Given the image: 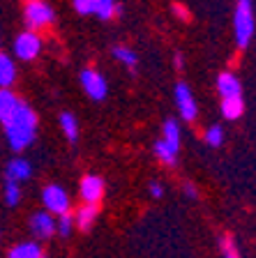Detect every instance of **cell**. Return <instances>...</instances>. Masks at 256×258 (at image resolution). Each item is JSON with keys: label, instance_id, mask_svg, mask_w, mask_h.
Wrapping results in <instances>:
<instances>
[{"label": "cell", "instance_id": "1", "mask_svg": "<svg viewBox=\"0 0 256 258\" xmlns=\"http://www.w3.org/2000/svg\"><path fill=\"white\" fill-rule=\"evenodd\" d=\"M7 134V143L14 150H23L35 141V132H37V115L28 104H19L16 113L10 118V122L3 124Z\"/></svg>", "mask_w": 256, "mask_h": 258}, {"label": "cell", "instance_id": "2", "mask_svg": "<svg viewBox=\"0 0 256 258\" xmlns=\"http://www.w3.org/2000/svg\"><path fill=\"white\" fill-rule=\"evenodd\" d=\"M235 39L238 46H247L254 35V7L251 0H238V10H235Z\"/></svg>", "mask_w": 256, "mask_h": 258}, {"label": "cell", "instance_id": "3", "mask_svg": "<svg viewBox=\"0 0 256 258\" xmlns=\"http://www.w3.org/2000/svg\"><path fill=\"white\" fill-rule=\"evenodd\" d=\"M54 21V10L42 3V0H30V5L26 7V23L30 30H37V28H44Z\"/></svg>", "mask_w": 256, "mask_h": 258}, {"label": "cell", "instance_id": "4", "mask_svg": "<svg viewBox=\"0 0 256 258\" xmlns=\"http://www.w3.org/2000/svg\"><path fill=\"white\" fill-rule=\"evenodd\" d=\"M14 51L21 60H35L39 55V51H42V39H39V35H35L32 30L21 32L14 42Z\"/></svg>", "mask_w": 256, "mask_h": 258}, {"label": "cell", "instance_id": "5", "mask_svg": "<svg viewBox=\"0 0 256 258\" xmlns=\"http://www.w3.org/2000/svg\"><path fill=\"white\" fill-rule=\"evenodd\" d=\"M42 203L48 212H54V215H63L70 210V199H67V194L65 189H60L58 184H51V187L44 189L42 194Z\"/></svg>", "mask_w": 256, "mask_h": 258}, {"label": "cell", "instance_id": "6", "mask_svg": "<svg viewBox=\"0 0 256 258\" xmlns=\"http://www.w3.org/2000/svg\"><path fill=\"white\" fill-rule=\"evenodd\" d=\"M81 83H83V90L88 92V95L92 97V99H104L107 97V90H109V86H107V79L99 74V72H95V70H85L83 74H81Z\"/></svg>", "mask_w": 256, "mask_h": 258}, {"label": "cell", "instance_id": "7", "mask_svg": "<svg viewBox=\"0 0 256 258\" xmlns=\"http://www.w3.org/2000/svg\"><path fill=\"white\" fill-rule=\"evenodd\" d=\"M176 104H178V111H180V115L185 120L196 118V102H194L189 86H185V83H178L176 86Z\"/></svg>", "mask_w": 256, "mask_h": 258}, {"label": "cell", "instance_id": "8", "mask_svg": "<svg viewBox=\"0 0 256 258\" xmlns=\"http://www.w3.org/2000/svg\"><path fill=\"white\" fill-rule=\"evenodd\" d=\"M101 196H104V182H101V177L85 175L83 180H81V199H83L85 203L97 205L101 201Z\"/></svg>", "mask_w": 256, "mask_h": 258}, {"label": "cell", "instance_id": "9", "mask_svg": "<svg viewBox=\"0 0 256 258\" xmlns=\"http://www.w3.org/2000/svg\"><path fill=\"white\" fill-rule=\"evenodd\" d=\"M19 104H21V99H19L10 88H3V90H0V124L10 122V118L16 113Z\"/></svg>", "mask_w": 256, "mask_h": 258}, {"label": "cell", "instance_id": "10", "mask_svg": "<svg viewBox=\"0 0 256 258\" xmlns=\"http://www.w3.org/2000/svg\"><path fill=\"white\" fill-rule=\"evenodd\" d=\"M30 226H32V233L37 237H51L56 233V221L46 212H37V215L32 217Z\"/></svg>", "mask_w": 256, "mask_h": 258}, {"label": "cell", "instance_id": "11", "mask_svg": "<svg viewBox=\"0 0 256 258\" xmlns=\"http://www.w3.org/2000/svg\"><path fill=\"white\" fill-rule=\"evenodd\" d=\"M217 90H219V95H222V97H238V95H242L240 81L235 79L233 74H229V72L219 74V79H217Z\"/></svg>", "mask_w": 256, "mask_h": 258}, {"label": "cell", "instance_id": "12", "mask_svg": "<svg viewBox=\"0 0 256 258\" xmlns=\"http://www.w3.org/2000/svg\"><path fill=\"white\" fill-rule=\"evenodd\" d=\"M7 180H14V182H23L30 177V164L26 159H12L7 164V171H5Z\"/></svg>", "mask_w": 256, "mask_h": 258}, {"label": "cell", "instance_id": "13", "mask_svg": "<svg viewBox=\"0 0 256 258\" xmlns=\"http://www.w3.org/2000/svg\"><path fill=\"white\" fill-rule=\"evenodd\" d=\"M245 111V102H242V97H224V102H222V113H224V118L229 120H238Z\"/></svg>", "mask_w": 256, "mask_h": 258}, {"label": "cell", "instance_id": "14", "mask_svg": "<svg viewBox=\"0 0 256 258\" xmlns=\"http://www.w3.org/2000/svg\"><path fill=\"white\" fill-rule=\"evenodd\" d=\"M95 219H97V208L92 203H85L83 208H79V212L74 215V224L79 226L81 231H88Z\"/></svg>", "mask_w": 256, "mask_h": 258}, {"label": "cell", "instance_id": "15", "mask_svg": "<svg viewBox=\"0 0 256 258\" xmlns=\"http://www.w3.org/2000/svg\"><path fill=\"white\" fill-rule=\"evenodd\" d=\"M10 258H44L42 247L35 244V242H23V244H16L10 251Z\"/></svg>", "mask_w": 256, "mask_h": 258}, {"label": "cell", "instance_id": "16", "mask_svg": "<svg viewBox=\"0 0 256 258\" xmlns=\"http://www.w3.org/2000/svg\"><path fill=\"white\" fill-rule=\"evenodd\" d=\"M162 141H164L173 152H178V148H180V127H178L176 120H166L164 122V139Z\"/></svg>", "mask_w": 256, "mask_h": 258}, {"label": "cell", "instance_id": "17", "mask_svg": "<svg viewBox=\"0 0 256 258\" xmlns=\"http://www.w3.org/2000/svg\"><path fill=\"white\" fill-rule=\"evenodd\" d=\"M14 76H16L14 62L5 53H0V88H10L14 83Z\"/></svg>", "mask_w": 256, "mask_h": 258}, {"label": "cell", "instance_id": "18", "mask_svg": "<svg viewBox=\"0 0 256 258\" xmlns=\"http://www.w3.org/2000/svg\"><path fill=\"white\" fill-rule=\"evenodd\" d=\"M60 129H63L65 136L70 141L79 139V122H76V118L72 113H63V115H60Z\"/></svg>", "mask_w": 256, "mask_h": 258}, {"label": "cell", "instance_id": "19", "mask_svg": "<svg viewBox=\"0 0 256 258\" xmlns=\"http://www.w3.org/2000/svg\"><path fill=\"white\" fill-rule=\"evenodd\" d=\"M19 201H21V189H19V182L7 180L5 182V203L10 205V208H14V205H19Z\"/></svg>", "mask_w": 256, "mask_h": 258}, {"label": "cell", "instance_id": "20", "mask_svg": "<svg viewBox=\"0 0 256 258\" xmlns=\"http://www.w3.org/2000/svg\"><path fill=\"white\" fill-rule=\"evenodd\" d=\"M97 7H95V14L99 16V19H111L113 14H116V0H95Z\"/></svg>", "mask_w": 256, "mask_h": 258}, {"label": "cell", "instance_id": "21", "mask_svg": "<svg viewBox=\"0 0 256 258\" xmlns=\"http://www.w3.org/2000/svg\"><path fill=\"white\" fill-rule=\"evenodd\" d=\"M155 155L160 157L164 164H169V166H173V164H176V152L171 150L164 141H157V143H155Z\"/></svg>", "mask_w": 256, "mask_h": 258}, {"label": "cell", "instance_id": "22", "mask_svg": "<svg viewBox=\"0 0 256 258\" xmlns=\"http://www.w3.org/2000/svg\"><path fill=\"white\" fill-rule=\"evenodd\" d=\"M113 55H116L120 62H125L127 67H134L136 64V53H134L132 48H125V46H116L113 48Z\"/></svg>", "mask_w": 256, "mask_h": 258}, {"label": "cell", "instance_id": "23", "mask_svg": "<svg viewBox=\"0 0 256 258\" xmlns=\"http://www.w3.org/2000/svg\"><path fill=\"white\" fill-rule=\"evenodd\" d=\"M222 141H224V129L219 127V124H213V127L206 132V143L213 145V148H219Z\"/></svg>", "mask_w": 256, "mask_h": 258}, {"label": "cell", "instance_id": "24", "mask_svg": "<svg viewBox=\"0 0 256 258\" xmlns=\"http://www.w3.org/2000/svg\"><path fill=\"white\" fill-rule=\"evenodd\" d=\"M72 224H74V219H72L67 212H63V215H60V221L56 224V231H60V235H70V233H72Z\"/></svg>", "mask_w": 256, "mask_h": 258}, {"label": "cell", "instance_id": "25", "mask_svg": "<svg viewBox=\"0 0 256 258\" xmlns=\"http://www.w3.org/2000/svg\"><path fill=\"white\" fill-rule=\"evenodd\" d=\"M97 7L95 0H74V10L79 12V14H92Z\"/></svg>", "mask_w": 256, "mask_h": 258}, {"label": "cell", "instance_id": "26", "mask_svg": "<svg viewBox=\"0 0 256 258\" xmlns=\"http://www.w3.org/2000/svg\"><path fill=\"white\" fill-rule=\"evenodd\" d=\"M222 251H224V258H240L231 237H222Z\"/></svg>", "mask_w": 256, "mask_h": 258}, {"label": "cell", "instance_id": "27", "mask_svg": "<svg viewBox=\"0 0 256 258\" xmlns=\"http://www.w3.org/2000/svg\"><path fill=\"white\" fill-rule=\"evenodd\" d=\"M173 10H176V14H178V16H180L182 21H187V19H189V12H187V10H185V7L176 5V7H173Z\"/></svg>", "mask_w": 256, "mask_h": 258}, {"label": "cell", "instance_id": "28", "mask_svg": "<svg viewBox=\"0 0 256 258\" xmlns=\"http://www.w3.org/2000/svg\"><path fill=\"white\" fill-rule=\"evenodd\" d=\"M150 194H152L155 199H160L162 196V184H150Z\"/></svg>", "mask_w": 256, "mask_h": 258}, {"label": "cell", "instance_id": "29", "mask_svg": "<svg viewBox=\"0 0 256 258\" xmlns=\"http://www.w3.org/2000/svg\"><path fill=\"white\" fill-rule=\"evenodd\" d=\"M185 191H187V196H192V199H194V196H196V189H194V184H187V187H185Z\"/></svg>", "mask_w": 256, "mask_h": 258}, {"label": "cell", "instance_id": "30", "mask_svg": "<svg viewBox=\"0 0 256 258\" xmlns=\"http://www.w3.org/2000/svg\"><path fill=\"white\" fill-rule=\"evenodd\" d=\"M176 67H178V70H180V67H182V55H180V53L176 55Z\"/></svg>", "mask_w": 256, "mask_h": 258}]
</instances>
